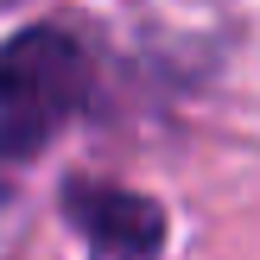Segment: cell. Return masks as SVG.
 Listing matches in <instances>:
<instances>
[{"label": "cell", "mask_w": 260, "mask_h": 260, "mask_svg": "<svg viewBox=\"0 0 260 260\" xmlns=\"http://www.w3.org/2000/svg\"><path fill=\"white\" fill-rule=\"evenodd\" d=\"M89 89V57L57 25H25L0 45V152H38Z\"/></svg>", "instance_id": "1"}, {"label": "cell", "mask_w": 260, "mask_h": 260, "mask_svg": "<svg viewBox=\"0 0 260 260\" xmlns=\"http://www.w3.org/2000/svg\"><path fill=\"white\" fill-rule=\"evenodd\" d=\"M70 222H83L89 260H159L165 216L134 190H70Z\"/></svg>", "instance_id": "2"}]
</instances>
